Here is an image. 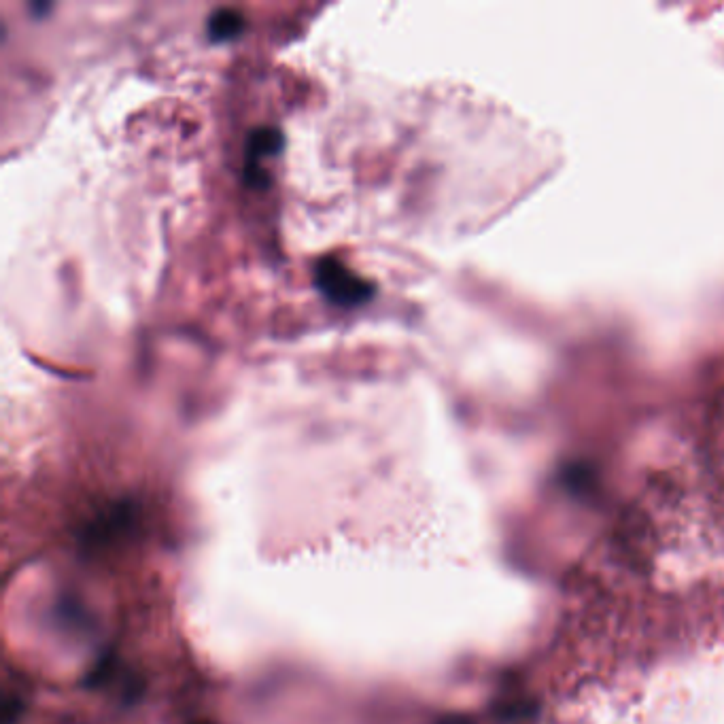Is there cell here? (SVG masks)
I'll return each instance as SVG.
<instances>
[{"label":"cell","instance_id":"1","mask_svg":"<svg viewBox=\"0 0 724 724\" xmlns=\"http://www.w3.org/2000/svg\"><path fill=\"white\" fill-rule=\"evenodd\" d=\"M315 285L336 306L353 308L374 296V285L344 266L336 257H323L315 266Z\"/></svg>","mask_w":724,"mask_h":724},{"label":"cell","instance_id":"2","mask_svg":"<svg viewBox=\"0 0 724 724\" xmlns=\"http://www.w3.org/2000/svg\"><path fill=\"white\" fill-rule=\"evenodd\" d=\"M283 147V134L279 128L260 126L249 134L247 158H245V179L249 185L260 187L268 183V177L262 172L260 162L268 155L279 153Z\"/></svg>","mask_w":724,"mask_h":724},{"label":"cell","instance_id":"3","mask_svg":"<svg viewBox=\"0 0 724 724\" xmlns=\"http://www.w3.org/2000/svg\"><path fill=\"white\" fill-rule=\"evenodd\" d=\"M247 26V20L243 11L234 7H221L211 13L209 24H206V32H209V39L213 43H226L243 34Z\"/></svg>","mask_w":724,"mask_h":724}]
</instances>
